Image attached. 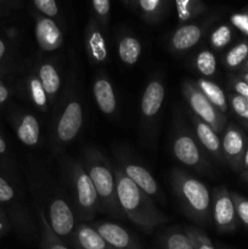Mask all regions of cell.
Masks as SVG:
<instances>
[{
    "label": "cell",
    "instance_id": "b9f144b4",
    "mask_svg": "<svg viewBox=\"0 0 248 249\" xmlns=\"http://www.w3.org/2000/svg\"><path fill=\"white\" fill-rule=\"evenodd\" d=\"M5 151H6V143H5L4 139H2L1 135H0V155L4 153Z\"/></svg>",
    "mask_w": 248,
    "mask_h": 249
},
{
    "label": "cell",
    "instance_id": "7dc6e473",
    "mask_svg": "<svg viewBox=\"0 0 248 249\" xmlns=\"http://www.w3.org/2000/svg\"><path fill=\"white\" fill-rule=\"evenodd\" d=\"M0 85H1V82H0Z\"/></svg>",
    "mask_w": 248,
    "mask_h": 249
},
{
    "label": "cell",
    "instance_id": "83f0119b",
    "mask_svg": "<svg viewBox=\"0 0 248 249\" xmlns=\"http://www.w3.org/2000/svg\"><path fill=\"white\" fill-rule=\"evenodd\" d=\"M164 249H195L187 233L172 231L165 237Z\"/></svg>",
    "mask_w": 248,
    "mask_h": 249
},
{
    "label": "cell",
    "instance_id": "bcb514c9",
    "mask_svg": "<svg viewBox=\"0 0 248 249\" xmlns=\"http://www.w3.org/2000/svg\"><path fill=\"white\" fill-rule=\"evenodd\" d=\"M242 179L248 184V170H245V172L242 173Z\"/></svg>",
    "mask_w": 248,
    "mask_h": 249
},
{
    "label": "cell",
    "instance_id": "5b68a950",
    "mask_svg": "<svg viewBox=\"0 0 248 249\" xmlns=\"http://www.w3.org/2000/svg\"><path fill=\"white\" fill-rule=\"evenodd\" d=\"M212 215L216 229L220 232H231L237 228V215L232 197L224 187L215 191Z\"/></svg>",
    "mask_w": 248,
    "mask_h": 249
},
{
    "label": "cell",
    "instance_id": "7c38bea8",
    "mask_svg": "<svg viewBox=\"0 0 248 249\" xmlns=\"http://www.w3.org/2000/svg\"><path fill=\"white\" fill-rule=\"evenodd\" d=\"M174 157L187 167H197L201 163V151L196 141L187 134H180L173 143Z\"/></svg>",
    "mask_w": 248,
    "mask_h": 249
},
{
    "label": "cell",
    "instance_id": "9c48e42d",
    "mask_svg": "<svg viewBox=\"0 0 248 249\" xmlns=\"http://www.w3.org/2000/svg\"><path fill=\"white\" fill-rule=\"evenodd\" d=\"M49 226L58 237H67L74 229V215L70 204L62 198L51 202L49 208Z\"/></svg>",
    "mask_w": 248,
    "mask_h": 249
},
{
    "label": "cell",
    "instance_id": "ba28073f",
    "mask_svg": "<svg viewBox=\"0 0 248 249\" xmlns=\"http://www.w3.org/2000/svg\"><path fill=\"white\" fill-rule=\"evenodd\" d=\"M83 125V108L78 101H71L66 105L57 122L56 134L62 142L73 140Z\"/></svg>",
    "mask_w": 248,
    "mask_h": 249
},
{
    "label": "cell",
    "instance_id": "2e32d148",
    "mask_svg": "<svg viewBox=\"0 0 248 249\" xmlns=\"http://www.w3.org/2000/svg\"><path fill=\"white\" fill-rule=\"evenodd\" d=\"M95 101L102 113L112 114L117 108V99L112 84L106 78H99L92 87Z\"/></svg>",
    "mask_w": 248,
    "mask_h": 249
},
{
    "label": "cell",
    "instance_id": "8d00e7d4",
    "mask_svg": "<svg viewBox=\"0 0 248 249\" xmlns=\"http://www.w3.org/2000/svg\"><path fill=\"white\" fill-rule=\"evenodd\" d=\"M91 5L95 14H96L102 21L107 22L109 11H111V2H109L108 0H92Z\"/></svg>",
    "mask_w": 248,
    "mask_h": 249
},
{
    "label": "cell",
    "instance_id": "ee69618b",
    "mask_svg": "<svg viewBox=\"0 0 248 249\" xmlns=\"http://www.w3.org/2000/svg\"><path fill=\"white\" fill-rule=\"evenodd\" d=\"M241 70H242V73H247L248 72V58L246 60V62L243 63V66H242V68H241Z\"/></svg>",
    "mask_w": 248,
    "mask_h": 249
},
{
    "label": "cell",
    "instance_id": "836d02e7",
    "mask_svg": "<svg viewBox=\"0 0 248 249\" xmlns=\"http://www.w3.org/2000/svg\"><path fill=\"white\" fill-rule=\"evenodd\" d=\"M187 236L191 240L195 249H215L212 241L202 231L197 230V229H189Z\"/></svg>",
    "mask_w": 248,
    "mask_h": 249
},
{
    "label": "cell",
    "instance_id": "484cf974",
    "mask_svg": "<svg viewBox=\"0 0 248 249\" xmlns=\"http://www.w3.org/2000/svg\"><path fill=\"white\" fill-rule=\"evenodd\" d=\"M134 7L142 12L146 18H157L163 14V7L165 2L160 0H139V1L131 2Z\"/></svg>",
    "mask_w": 248,
    "mask_h": 249
},
{
    "label": "cell",
    "instance_id": "44dd1931",
    "mask_svg": "<svg viewBox=\"0 0 248 249\" xmlns=\"http://www.w3.org/2000/svg\"><path fill=\"white\" fill-rule=\"evenodd\" d=\"M77 243L80 249H112L105 242L96 229L88 225H82L78 229Z\"/></svg>",
    "mask_w": 248,
    "mask_h": 249
},
{
    "label": "cell",
    "instance_id": "7402d4cb",
    "mask_svg": "<svg viewBox=\"0 0 248 249\" xmlns=\"http://www.w3.org/2000/svg\"><path fill=\"white\" fill-rule=\"evenodd\" d=\"M141 51H142V48H141L140 41L134 36H124L119 41L118 55L122 62L125 65H135L140 57Z\"/></svg>",
    "mask_w": 248,
    "mask_h": 249
},
{
    "label": "cell",
    "instance_id": "74e56055",
    "mask_svg": "<svg viewBox=\"0 0 248 249\" xmlns=\"http://www.w3.org/2000/svg\"><path fill=\"white\" fill-rule=\"evenodd\" d=\"M15 191L11 185L0 177V202H9L14 198Z\"/></svg>",
    "mask_w": 248,
    "mask_h": 249
},
{
    "label": "cell",
    "instance_id": "ffe728a7",
    "mask_svg": "<svg viewBox=\"0 0 248 249\" xmlns=\"http://www.w3.org/2000/svg\"><path fill=\"white\" fill-rule=\"evenodd\" d=\"M17 136L19 141L27 146H34L39 142L40 136V126L36 118L32 114H26L22 118L18 128H17Z\"/></svg>",
    "mask_w": 248,
    "mask_h": 249
},
{
    "label": "cell",
    "instance_id": "4316f807",
    "mask_svg": "<svg viewBox=\"0 0 248 249\" xmlns=\"http://www.w3.org/2000/svg\"><path fill=\"white\" fill-rule=\"evenodd\" d=\"M196 67L204 77H212L216 71V58L209 50H203L197 55Z\"/></svg>",
    "mask_w": 248,
    "mask_h": 249
},
{
    "label": "cell",
    "instance_id": "cb8c5ba5",
    "mask_svg": "<svg viewBox=\"0 0 248 249\" xmlns=\"http://www.w3.org/2000/svg\"><path fill=\"white\" fill-rule=\"evenodd\" d=\"M248 58V40H242L228 51L225 56V65L229 70L242 68Z\"/></svg>",
    "mask_w": 248,
    "mask_h": 249
},
{
    "label": "cell",
    "instance_id": "f35d334b",
    "mask_svg": "<svg viewBox=\"0 0 248 249\" xmlns=\"http://www.w3.org/2000/svg\"><path fill=\"white\" fill-rule=\"evenodd\" d=\"M231 87H232L235 94L240 95V96L248 100V84L245 80L241 79L240 77L235 78V79H232V82H231Z\"/></svg>",
    "mask_w": 248,
    "mask_h": 249
},
{
    "label": "cell",
    "instance_id": "277c9868",
    "mask_svg": "<svg viewBox=\"0 0 248 249\" xmlns=\"http://www.w3.org/2000/svg\"><path fill=\"white\" fill-rule=\"evenodd\" d=\"M184 95L199 121L208 124L215 133H220L223 130L226 118L208 101V99L202 94L198 88L186 83L184 87Z\"/></svg>",
    "mask_w": 248,
    "mask_h": 249
},
{
    "label": "cell",
    "instance_id": "7a4b0ae2",
    "mask_svg": "<svg viewBox=\"0 0 248 249\" xmlns=\"http://www.w3.org/2000/svg\"><path fill=\"white\" fill-rule=\"evenodd\" d=\"M174 187L184 208L198 220L208 218L211 209V194L203 182L185 173H174Z\"/></svg>",
    "mask_w": 248,
    "mask_h": 249
},
{
    "label": "cell",
    "instance_id": "d6986e66",
    "mask_svg": "<svg viewBox=\"0 0 248 249\" xmlns=\"http://www.w3.org/2000/svg\"><path fill=\"white\" fill-rule=\"evenodd\" d=\"M196 135L198 138V141L201 142V145L209 153L216 156V157H219L223 153L221 152V142L218 134L208 124L203 123L199 119L196 121Z\"/></svg>",
    "mask_w": 248,
    "mask_h": 249
},
{
    "label": "cell",
    "instance_id": "52a82bcc",
    "mask_svg": "<svg viewBox=\"0 0 248 249\" xmlns=\"http://www.w3.org/2000/svg\"><path fill=\"white\" fill-rule=\"evenodd\" d=\"M72 177L78 206L84 213H91L96 208L97 202H99L97 192L91 179L89 178L88 173L78 164L73 167Z\"/></svg>",
    "mask_w": 248,
    "mask_h": 249
},
{
    "label": "cell",
    "instance_id": "4fadbf2b",
    "mask_svg": "<svg viewBox=\"0 0 248 249\" xmlns=\"http://www.w3.org/2000/svg\"><path fill=\"white\" fill-rule=\"evenodd\" d=\"M165 90L159 80H152L146 87L141 99V113L146 118H153L157 116L164 101Z\"/></svg>",
    "mask_w": 248,
    "mask_h": 249
},
{
    "label": "cell",
    "instance_id": "f6af8a7d",
    "mask_svg": "<svg viewBox=\"0 0 248 249\" xmlns=\"http://www.w3.org/2000/svg\"><path fill=\"white\" fill-rule=\"evenodd\" d=\"M240 78H241V79H242V80H245V82L248 84V72H247V73H242V74L240 75Z\"/></svg>",
    "mask_w": 248,
    "mask_h": 249
},
{
    "label": "cell",
    "instance_id": "1f68e13d",
    "mask_svg": "<svg viewBox=\"0 0 248 249\" xmlns=\"http://www.w3.org/2000/svg\"><path fill=\"white\" fill-rule=\"evenodd\" d=\"M41 224H43V245L45 249H68L65 245H62L60 240L56 237L55 233L51 231L49 223H46V219L44 214H41Z\"/></svg>",
    "mask_w": 248,
    "mask_h": 249
},
{
    "label": "cell",
    "instance_id": "30bf717a",
    "mask_svg": "<svg viewBox=\"0 0 248 249\" xmlns=\"http://www.w3.org/2000/svg\"><path fill=\"white\" fill-rule=\"evenodd\" d=\"M35 39L44 51H55L62 44V33L53 19L38 17L35 23Z\"/></svg>",
    "mask_w": 248,
    "mask_h": 249
},
{
    "label": "cell",
    "instance_id": "4dcf8cb0",
    "mask_svg": "<svg viewBox=\"0 0 248 249\" xmlns=\"http://www.w3.org/2000/svg\"><path fill=\"white\" fill-rule=\"evenodd\" d=\"M29 91H31V96L34 104H35L39 108H46V106H48V99H46V97H48V95H46L45 90H44L39 78H33V79L29 82Z\"/></svg>",
    "mask_w": 248,
    "mask_h": 249
},
{
    "label": "cell",
    "instance_id": "d6a6232c",
    "mask_svg": "<svg viewBox=\"0 0 248 249\" xmlns=\"http://www.w3.org/2000/svg\"><path fill=\"white\" fill-rule=\"evenodd\" d=\"M231 197H232L233 204H235L237 219L248 228V199L235 192L231 194Z\"/></svg>",
    "mask_w": 248,
    "mask_h": 249
},
{
    "label": "cell",
    "instance_id": "603a6c76",
    "mask_svg": "<svg viewBox=\"0 0 248 249\" xmlns=\"http://www.w3.org/2000/svg\"><path fill=\"white\" fill-rule=\"evenodd\" d=\"M39 80L43 85L48 96H55L61 85L60 75L57 71L50 63H44L39 70Z\"/></svg>",
    "mask_w": 248,
    "mask_h": 249
},
{
    "label": "cell",
    "instance_id": "f546056e",
    "mask_svg": "<svg viewBox=\"0 0 248 249\" xmlns=\"http://www.w3.org/2000/svg\"><path fill=\"white\" fill-rule=\"evenodd\" d=\"M232 39V29L228 24L218 27L211 36V44L214 49H223Z\"/></svg>",
    "mask_w": 248,
    "mask_h": 249
},
{
    "label": "cell",
    "instance_id": "8992f818",
    "mask_svg": "<svg viewBox=\"0 0 248 249\" xmlns=\"http://www.w3.org/2000/svg\"><path fill=\"white\" fill-rule=\"evenodd\" d=\"M248 146V139L241 129L230 124L224 133L221 141V152L229 162V164L235 170H242L243 156Z\"/></svg>",
    "mask_w": 248,
    "mask_h": 249
},
{
    "label": "cell",
    "instance_id": "d4e9b609",
    "mask_svg": "<svg viewBox=\"0 0 248 249\" xmlns=\"http://www.w3.org/2000/svg\"><path fill=\"white\" fill-rule=\"evenodd\" d=\"M175 7H177L179 21L186 22L201 14L203 11L204 5L197 0H179V1H175Z\"/></svg>",
    "mask_w": 248,
    "mask_h": 249
},
{
    "label": "cell",
    "instance_id": "e0dca14e",
    "mask_svg": "<svg viewBox=\"0 0 248 249\" xmlns=\"http://www.w3.org/2000/svg\"><path fill=\"white\" fill-rule=\"evenodd\" d=\"M202 31L197 24H185L179 27L172 36L173 49L177 51H185L191 49L199 41Z\"/></svg>",
    "mask_w": 248,
    "mask_h": 249
},
{
    "label": "cell",
    "instance_id": "9a60e30c",
    "mask_svg": "<svg viewBox=\"0 0 248 249\" xmlns=\"http://www.w3.org/2000/svg\"><path fill=\"white\" fill-rule=\"evenodd\" d=\"M85 46L95 62H104L107 58V48L104 36L94 21H90L85 33Z\"/></svg>",
    "mask_w": 248,
    "mask_h": 249
},
{
    "label": "cell",
    "instance_id": "6da1fadb",
    "mask_svg": "<svg viewBox=\"0 0 248 249\" xmlns=\"http://www.w3.org/2000/svg\"><path fill=\"white\" fill-rule=\"evenodd\" d=\"M116 195L119 209L136 225L152 229L164 221V216L123 172H116Z\"/></svg>",
    "mask_w": 248,
    "mask_h": 249
},
{
    "label": "cell",
    "instance_id": "e575fe53",
    "mask_svg": "<svg viewBox=\"0 0 248 249\" xmlns=\"http://www.w3.org/2000/svg\"><path fill=\"white\" fill-rule=\"evenodd\" d=\"M33 4L36 10H39L48 18H53L58 15V6L55 0H34Z\"/></svg>",
    "mask_w": 248,
    "mask_h": 249
},
{
    "label": "cell",
    "instance_id": "60d3db41",
    "mask_svg": "<svg viewBox=\"0 0 248 249\" xmlns=\"http://www.w3.org/2000/svg\"><path fill=\"white\" fill-rule=\"evenodd\" d=\"M241 168H242L243 172H245V170H248V146H247V150H246V152H245V156H243Z\"/></svg>",
    "mask_w": 248,
    "mask_h": 249
},
{
    "label": "cell",
    "instance_id": "d590c367",
    "mask_svg": "<svg viewBox=\"0 0 248 249\" xmlns=\"http://www.w3.org/2000/svg\"><path fill=\"white\" fill-rule=\"evenodd\" d=\"M231 24L237 28L241 33L248 36V6L245 7L241 12H236L230 17Z\"/></svg>",
    "mask_w": 248,
    "mask_h": 249
},
{
    "label": "cell",
    "instance_id": "5bb4252c",
    "mask_svg": "<svg viewBox=\"0 0 248 249\" xmlns=\"http://www.w3.org/2000/svg\"><path fill=\"white\" fill-rule=\"evenodd\" d=\"M124 174L148 197L157 196L158 194V185L155 178L152 177L150 172L142 165L134 164H125L124 167Z\"/></svg>",
    "mask_w": 248,
    "mask_h": 249
},
{
    "label": "cell",
    "instance_id": "7bdbcfd3",
    "mask_svg": "<svg viewBox=\"0 0 248 249\" xmlns=\"http://www.w3.org/2000/svg\"><path fill=\"white\" fill-rule=\"evenodd\" d=\"M5 50H6V48H5V44H4V41H2L1 39H0V60H1V58H2V56H4V53H5Z\"/></svg>",
    "mask_w": 248,
    "mask_h": 249
},
{
    "label": "cell",
    "instance_id": "f1b7e54d",
    "mask_svg": "<svg viewBox=\"0 0 248 249\" xmlns=\"http://www.w3.org/2000/svg\"><path fill=\"white\" fill-rule=\"evenodd\" d=\"M228 102L230 104L233 113L248 125V100L232 92L228 96Z\"/></svg>",
    "mask_w": 248,
    "mask_h": 249
},
{
    "label": "cell",
    "instance_id": "ab89813d",
    "mask_svg": "<svg viewBox=\"0 0 248 249\" xmlns=\"http://www.w3.org/2000/svg\"><path fill=\"white\" fill-rule=\"evenodd\" d=\"M7 97H9V91H7L6 88L1 84L0 85V105H1L2 102L6 101Z\"/></svg>",
    "mask_w": 248,
    "mask_h": 249
},
{
    "label": "cell",
    "instance_id": "3957f363",
    "mask_svg": "<svg viewBox=\"0 0 248 249\" xmlns=\"http://www.w3.org/2000/svg\"><path fill=\"white\" fill-rule=\"evenodd\" d=\"M88 175L94 184L97 197L107 211L118 213L119 206L116 195V178L108 167L101 160H95L91 156L88 162Z\"/></svg>",
    "mask_w": 248,
    "mask_h": 249
},
{
    "label": "cell",
    "instance_id": "8fae6325",
    "mask_svg": "<svg viewBox=\"0 0 248 249\" xmlns=\"http://www.w3.org/2000/svg\"><path fill=\"white\" fill-rule=\"evenodd\" d=\"M96 231L112 249H139L130 233L114 223H100Z\"/></svg>",
    "mask_w": 248,
    "mask_h": 249
},
{
    "label": "cell",
    "instance_id": "ac0fdd59",
    "mask_svg": "<svg viewBox=\"0 0 248 249\" xmlns=\"http://www.w3.org/2000/svg\"><path fill=\"white\" fill-rule=\"evenodd\" d=\"M197 88L220 113H226L229 108L228 97L218 84L208 79H198Z\"/></svg>",
    "mask_w": 248,
    "mask_h": 249
}]
</instances>
